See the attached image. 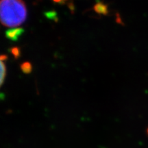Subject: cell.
Segmentation results:
<instances>
[{
    "label": "cell",
    "instance_id": "obj_6",
    "mask_svg": "<svg viewBox=\"0 0 148 148\" xmlns=\"http://www.w3.org/2000/svg\"><path fill=\"white\" fill-rule=\"evenodd\" d=\"M6 75V68H5V64L2 61H1V79H0V84L2 86V84L4 82V79Z\"/></svg>",
    "mask_w": 148,
    "mask_h": 148
},
{
    "label": "cell",
    "instance_id": "obj_5",
    "mask_svg": "<svg viewBox=\"0 0 148 148\" xmlns=\"http://www.w3.org/2000/svg\"><path fill=\"white\" fill-rule=\"evenodd\" d=\"M45 16L47 17L48 19L49 20H53L55 22L58 21V15H57V12L55 10H51V11H48V12H45Z\"/></svg>",
    "mask_w": 148,
    "mask_h": 148
},
{
    "label": "cell",
    "instance_id": "obj_4",
    "mask_svg": "<svg viewBox=\"0 0 148 148\" xmlns=\"http://www.w3.org/2000/svg\"><path fill=\"white\" fill-rule=\"evenodd\" d=\"M21 71L25 74L30 73L32 71V66L30 62H25L21 64Z\"/></svg>",
    "mask_w": 148,
    "mask_h": 148
},
{
    "label": "cell",
    "instance_id": "obj_10",
    "mask_svg": "<svg viewBox=\"0 0 148 148\" xmlns=\"http://www.w3.org/2000/svg\"><path fill=\"white\" fill-rule=\"evenodd\" d=\"M55 3H60V4H64V2L63 1V0H53Z\"/></svg>",
    "mask_w": 148,
    "mask_h": 148
},
{
    "label": "cell",
    "instance_id": "obj_1",
    "mask_svg": "<svg viewBox=\"0 0 148 148\" xmlns=\"http://www.w3.org/2000/svg\"><path fill=\"white\" fill-rule=\"evenodd\" d=\"M0 13L3 25L16 27L26 20L27 8L23 0H1Z\"/></svg>",
    "mask_w": 148,
    "mask_h": 148
},
{
    "label": "cell",
    "instance_id": "obj_3",
    "mask_svg": "<svg viewBox=\"0 0 148 148\" xmlns=\"http://www.w3.org/2000/svg\"><path fill=\"white\" fill-rule=\"evenodd\" d=\"M93 10L97 14H103V15H108V5L105 4L100 1H97L93 7Z\"/></svg>",
    "mask_w": 148,
    "mask_h": 148
},
{
    "label": "cell",
    "instance_id": "obj_8",
    "mask_svg": "<svg viewBox=\"0 0 148 148\" xmlns=\"http://www.w3.org/2000/svg\"><path fill=\"white\" fill-rule=\"evenodd\" d=\"M68 8H69L70 11H71V12L72 14L74 13V11H75V5H74L73 3V2H69L68 3Z\"/></svg>",
    "mask_w": 148,
    "mask_h": 148
},
{
    "label": "cell",
    "instance_id": "obj_9",
    "mask_svg": "<svg viewBox=\"0 0 148 148\" xmlns=\"http://www.w3.org/2000/svg\"><path fill=\"white\" fill-rule=\"evenodd\" d=\"M0 59H1V61H2V62H3V61L6 60L7 59H8V56H7L6 55H1Z\"/></svg>",
    "mask_w": 148,
    "mask_h": 148
},
{
    "label": "cell",
    "instance_id": "obj_2",
    "mask_svg": "<svg viewBox=\"0 0 148 148\" xmlns=\"http://www.w3.org/2000/svg\"><path fill=\"white\" fill-rule=\"evenodd\" d=\"M25 30L22 27L17 28H11L5 31V36L7 38L12 40V41H17L19 37L23 34Z\"/></svg>",
    "mask_w": 148,
    "mask_h": 148
},
{
    "label": "cell",
    "instance_id": "obj_7",
    "mask_svg": "<svg viewBox=\"0 0 148 148\" xmlns=\"http://www.w3.org/2000/svg\"><path fill=\"white\" fill-rule=\"evenodd\" d=\"M9 51L14 56L15 59H18L21 56V50H20V48H18V47H13L10 48Z\"/></svg>",
    "mask_w": 148,
    "mask_h": 148
},
{
    "label": "cell",
    "instance_id": "obj_11",
    "mask_svg": "<svg viewBox=\"0 0 148 148\" xmlns=\"http://www.w3.org/2000/svg\"><path fill=\"white\" fill-rule=\"evenodd\" d=\"M116 22L119 23H121L122 25H123V23H121V18H120V16H119V14H117V18H116Z\"/></svg>",
    "mask_w": 148,
    "mask_h": 148
}]
</instances>
